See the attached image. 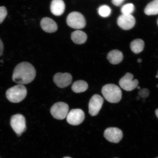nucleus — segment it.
<instances>
[{"mask_svg": "<svg viewBox=\"0 0 158 158\" xmlns=\"http://www.w3.org/2000/svg\"><path fill=\"white\" fill-rule=\"evenodd\" d=\"M142 60L141 59H138L137 60V62L138 63H140L142 62Z\"/></svg>", "mask_w": 158, "mask_h": 158, "instance_id": "nucleus-27", "label": "nucleus"}, {"mask_svg": "<svg viewBox=\"0 0 158 158\" xmlns=\"http://www.w3.org/2000/svg\"><path fill=\"white\" fill-rule=\"evenodd\" d=\"M157 76H158V73H157Z\"/></svg>", "mask_w": 158, "mask_h": 158, "instance_id": "nucleus-33", "label": "nucleus"}, {"mask_svg": "<svg viewBox=\"0 0 158 158\" xmlns=\"http://www.w3.org/2000/svg\"><path fill=\"white\" fill-rule=\"evenodd\" d=\"M123 58L122 52L117 49L110 51L107 56V59L110 64L114 65L120 64L123 60Z\"/></svg>", "mask_w": 158, "mask_h": 158, "instance_id": "nucleus-15", "label": "nucleus"}, {"mask_svg": "<svg viewBox=\"0 0 158 158\" xmlns=\"http://www.w3.org/2000/svg\"><path fill=\"white\" fill-rule=\"evenodd\" d=\"M104 135L106 139L110 143H118L123 138V134L118 128L109 127L105 130Z\"/></svg>", "mask_w": 158, "mask_h": 158, "instance_id": "nucleus-10", "label": "nucleus"}, {"mask_svg": "<svg viewBox=\"0 0 158 158\" xmlns=\"http://www.w3.org/2000/svg\"><path fill=\"white\" fill-rule=\"evenodd\" d=\"M156 78H158V76H157V75H156Z\"/></svg>", "mask_w": 158, "mask_h": 158, "instance_id": "nucleus-31", "label": "nucleus"}, {"mask_svg": "<svg viewBox=\"0 0 158 158\" xmlns=\"http://www.w3.org/2000/svg\"><path fill=\"white\" fill-rule=\"evenodd\" d=\"M136 99H137V100H138V99H139V97H137V98H136Z\"/></svg>", "mask_w": 158, "mask_h": 158, "instance_id": "nucleus-29", "label": "nucleus"}, {"mask_svg": "<svg viewBox=\"0 0 158 158\" xmlns=\"http://www.w3.org/2000/svg\"><path fill=\"white\" fill-rule=\"evenodd\" d=\"M137 89H141V87H140L139 86H137Z\"/></svg>", "mask_w": 158, "mask_h": 158, "instance_id": "nucleus-28", "label": "nucleus"}, {"mask_svg": "<svg viewBox=\"0 0 158 158\" xmlns=\"http://www.w3.org/2000/svg\"><path fill=\"white\" fill-rule=\"evenodd\" d=\"M157 23H158V21H157Z\"/></svg>", "mask_w": 158, "mask_h": 158, "instance_id": "nucleus-34", "label": "nucleus"}, {"mask_svg": "<svg viewBox=\"0 0 158 158\" xmlns=\"http://www.w3.org/2000/svg\"><path fill=\"white\" fill-rule=\"evenodd\" d=\"M88 88L87 83L83 80H78L75 81L72 86V90L76 93H80L86 91Z\"/></svg>", "mask_w": 158, "mask_h": 158, "instance_id": "nucleus-17", "label": "nucleus"}, {"mask_svg": "<svg viewBox=\"0 0 158 158\" xmlns=\"http://www.w3.org/2000/svg\"><path fill=\"white\" fill-rule=\"evenodd\" d=\"M10 124L12 128L19 137L27 130L26 122L24 116L17 114L12 116Z\"/></svg>", "mask_w": 158, "mask_h": 158, "instance_id": "nucleus-5", "label": "nucleus"}, {"mask_svg": "<svg viewBox=\"0 0 158 158\" xmlns=\"http://www.w3.org/2000/svg\"><path fill=\"white\" fill-rule=\"evenodd\" d=\"M66 21L69 26L75 29L84 28L86 24V20L84 15L78 12H72L69 14Z\"/></svg>", "mask_w": 158, "mask_h": 158, "instance_id": "nucleus-4", "label": "nucleus"}, {"mask_svg": "<svg viewBox=\"0 0 158 158\" xmlns=\"http://www.w3.org/2000/svg\"><path fill=\"white\" fill-rule=\"evenodd\" d=\"M40 25L43 30L47 33L54 32L58 29L56 23L49 17H45L41 19Z\"/></svg>", "mask_w": 158, "mask_h": 158, "instance_id": "nucleus-13", "label": "nucleus"}, {"mask_svg": "<svg viewBox=\"0 0 158 158\" xmlns=\"http://www.w3.org/2000/svg\"><path fill=\"white\" fill-rule=\"evenodd\" d=\"M135 19L132 15H122L118 18V25L120 28L128 30L132 29L135 25Z\"/></svg>", "mask_w": 158, "mask_h": 158, "instance_id": "nucleus-12", "label": "nucleus"}, {"mask_svg": "<svg viewBox=\"0 0 158 158\" xmlns=\"http://www.w3.org/2000/svg\"><path fill=\"white\" fill-rule=\"evenodd\" d=\"M3 44L2 41L0 39V56L3 54Z\"/></svg>", "mask_w": 158, "mask_h": 158, "instance_id": "nucleus-25", "label": "nucleus"}, {"mask_svg": "<svg viewBox=\"0 0 158 158\" xmlns=\"http://www.w3.org/2000/svg\"><path fill=\"white\" fill-rule=\"evenodd\" d=\"M69 111L68 104L62 102L55 103L50 109V112L53 117L58 120L64 119L67 117Z\"/></svg>", "mask_w": 158, "mask_h": 158, "instance_id": "nucleus-6", "label": "nucleus"}, {"mask_svg": "<svg viewBox=\"0 0 158 158\" xmlns=\"http://www.w3.org/2000/svg\"><path fill=\"white\" fill-rule=\"evenodd\" d=\"M102 92L104 98L110 103H118L122 98L121 89L114 84H108L104 85L102 88Z\"/></svg>", "mask_w": 158, "mask_h": 158, "instance_id": "nucleus-2", "label": "nucleus"}, {"mask_svg": "<svg viewBox=\"0 0 158 158\" xmlns=\"http://www.w3.org/2000/svg\"><path fill=\"white\" fill-rule=\"evenodd\" d=\"M144 12L148 15H156L158 14V0H154L147 6Z\"/></svg>", "mask_w": 158, "mask_h": 158, "instance_id": "nucleus-18", "label": "nucleus"}, {"mask_svg": "<svg viewBox=\"0 0 158 158\" xmlns=\"http://www.w3.org/2000/svg\"><path fill=\"white\" fill-rule=\"evenodd\" d=\"M125 0H112V3L113 4L117 6H119L122 5Z\"/></svg>", "mask_w": 158, "mask_h": 158, "instance_id": "nucleus-24", "label": "nucleus"}, {"mask_svg": "<svg viewBox=\"0 0 158 158\" xmlns=\"http://www.w3.org/2000/svg\"><path fill=\"white\" fill-rule=\"evenodd\" d=\"M155 114H156V116H157V118H158V109L156 110L155 111Z\"/></svg>", "mask_w": 158, "mask_h": 158, "instance_id": "nucleus-26", "label": "nucleus"}, {"mask_svg": "<svg viewBox=\"0 0 158 158\" xmlns=\"http://www.w3.org/2000/svg\"><path fill=\"white\" fill-rule=\"evenodd\" d=\"M156 87L157 88H158V84L157 85Z\"/></svg>", "mask_w": 158, "mask_h": 158, "instance_id": "nucleus-32", "label": "nucleus"}, {"mask_svg": "<svg viewBox=\"0 0 158 158\" xmlns=\"http://www.w3.org/2000/svg\"><path fill=\"white\" fill-rule=\"evenodd\" d=\"M111 9L109 6L104 5L101 6L98 9V13L101 16L107 17L110 15Z\"/></svg>", "mask_w": 158, "mask_h": 158, "instance_id": "nucleus-20", "label": "nucleus"}, {"mask_svg": "<svg viewBox=\"0 0 158 158\" xmlns=\"http://www.w3.org/2000/svg\"><path fill=\"white\" fill-rule=\"evenodd\" d=\"M104 100L102 97L98 94L94 95L89 103V113L91 116L97 115L102 107Z\"/></svg>", "mask_w": 158, "mask_h": 158, "instance_id": "nucleus-8", "label": "nucleus"}, {"mask_svg": "<svg viewBox=\"0 0 158 158\" xmlns=\"http://www.w3.org/2000/svg\"><path fill=\"white\" fill-rule=\"evenodd\" d=\"M85 114L80 109H72L67 116V121L69 124L73 126L78 125L82 123L85 119Z\"/></svg>", "mask_w": 158, "mask_h": 158, "instance_id": "nucleus-9", "label": "nucleus"}, {"mask_svg": "<svg viewBox=\"0 0 158 158\" xmlns=\"http://www.w3.org/2000/svg\"><path fill=\"white\" fill-rule=\"evenodd\" d=\"M7 14L6 8L5 6L0 7V24L3 22Z\"/></svg>", "mask_w": 158, "mask_h": 158, "instance_id": "nucleus-22", "label": "nucleus"}, {"mask_svg": "<svg viewBox=\"0 0 158 158\" xmlns=\"http://www.w3.org/2000/svg\"><path fill=\"white\" fill-rule=\"evenodd\" d=\"M135 10V7L132 3H127L122 7L121 12L122 15H132Z\"/></svg>", "mask_w": 158, "mask_h": 158, "instance_id": "nucleus-21", "label": "nucleus"}, {"mask_svg": "<svg viewBox=\"0 0 158 158\" xmlns=\"http://www.w3.org/2000/svg\"><path fill=\"white\" fill-rule=\"evenodd\" d=\"M133 74L127 73L119 81L120 87L127 91H131L137 88L139 82L137 79L133 80Z\"/></svg>", "mask_w": 158, "mask_h": 158, "instance_id": "nucleus-7", "label": "nucleus"}, {"mask_svg": "<svg viewBox=\"0 0 158 158\" xmlns=\"http://www.w3.org/2000/svg\"><path fill=\"white\" fill-rule=\"evenodd\" d=\"M72 76L69 73H58L54 75L53 81L55 85L60 88L67 87L72 83Z\"/></svg>", "mask_w": 158, "mask_h": 158, "instance_id": "nucleus-11", "label": "nucleus"}, {"mask_svg": "<svg viewBox=\"0 0 158 158\" xmlns=\"http://www.w3.org/2000/svg\"><path fill=\"white\" fill-rule=\"evenodd\" d=\"M65 5L63 0H52L50 6V10L55 15L60 16L65 11Z\"/></svg>", "mask_w": 158, "mask_h": 158, "instance_id": "nucleus-14", "label": "nucleus"}, {"mask_svg": "<svg viewBox=\"0 0 158 158\" xmlns=\"http://www.w3.org/2000/svg\"><path fill=\"white\" fill-rule=\"evenodd\" d=\"M36 76V70L30 63L22 62L15 67L13 73L12 80L18 84L30 83Z\"/></svg>", "mask_w": 158, "mask_h": 158, "instance_id": "nucleus-1", "label": "nucleus"}, {"mask_svg": "<svg viewBox=\"0 0 158 158\" xmlns=\"http://www.w3.org/2000/svg\"><path fill=\"white\" fill-rule=\"evenodd\" d=\"M138 95L140 97L143 98H147L149 95L150 92L147 88L142 89L138 92Z\"/></svg>", "mask_w": 158, "mask_h": 158, "instance_id": "nucleus-23", "label": "nucleus"}, {"mask_svg": "<svg viewBox=\"0 0 158 158\" xmlns=\"http://www.w3.org/2000/svg\"><path fill=\"white\" fill-rule=\"evenodd\" d=\"M145 46L144 41L140 39L133 40L130 44V48L133 52L136 54H139L143 51Z\"/></svg>", "mask_w": 158, "mask_h": 158, "instance_id": "nucleus-19", "label": "nucleus"}, {"mask_svg": "<svg viewBox=\"0 0 158 158\" xmlns=\"http://www.w3.org/2000/svg\"><path fill=\"white\" fill-rule=\"evenodd\" d=\"M27 90L23 85L18 84L8 89L6 92L8 100L13 103H19L27 96Z\"/></svg>", "mask_w": 158, "mask_h": 158, "instance_id": "nucleus-3", "label": "nucleus"}, {"mask_svg": "<svg viewBox=\"0 0 158 158\" xmlns=\"http://www.w3.org/2000/svg\"><path fill=\"white\" fill-rule=\"evenodd\" d=\"M63 158H71V157H64Z\"/></svg>", "mask_w": 158, "mask_h": 158, "instance_id": "nucleus-30", "label": "nucleus"}, {"mask_svg": "<svg viewBox=\"0 0 158 158\" xmlns=\"http://www.w3.org/2000/svg\"><path fill=\"white\" fill-rule=\"evenodd\" d=\"M71 39L76 44H81L85 43L87 35L83 31L77 30L73 32L71 34Z\"/></svg>", "mask_w": 158, "mask_h": 158, "instance_id": "nucleus-16", "label": "nucleus"}, {"mask_svg": "<svg viewBox=\"0 0 158 158\" xmlns=\"http://www.w3.org/2000/svg\"></svg>", "mask_w": 158, "mask_h": 158, "instance_id": "nucleus-36", "label": "nucleus"}, {"mask_svg": "<svg viewBox=\"0 0 158 158\" xmlns=\"http://www.w3.org/2000/svg\"></svg>", "mask_w": 158, "mask_h": 158, "instance_id": "nucleus-35", "label": "nucleus"}]
</instances>
